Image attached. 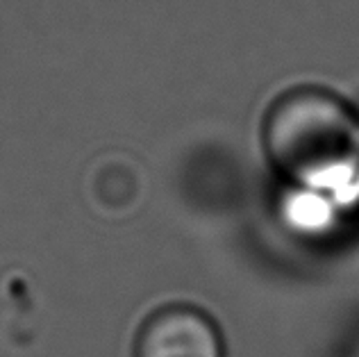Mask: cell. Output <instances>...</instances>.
Returning a JSON list of instances; mask_svg holds the SVG:
<instances>
[{"mask_svg":"<svg viewBox=\"0 0 359 357\" xmlns=\"http://www.w3.org/2000/svg\"><path fill=\"white\" fill-rule=\"evenodd\" d=\"M264 150L289 187L355 198L359 182V112L334 91L296 87L264 119Z\"/></svg>","mask_w":359,"mask_h":357,"instance_id":"cell-1","label":"cell"},{"mask_svg":"<svg viewBox=\"0 0 359 357\" xmlns=\"http://www.w3.org/2000/svg\"><path fill=\"white\" fill-rule=\"evenodd\" d=\"M351 203L353 201H346L341 196L289 187V196L282 214L302 234H316L325 232L334 223V216L341 214V210Z\"/></svg>","mask_w":359,"mask_h":357,"instance_id":"cell-3","label":"cell"},{"mask_svg":"<svg viewBox=\"0 0 359 357\" xmlns=\"http://www.w3.org/2000/svg\"><path fill=\"white\" fill-rule=\"evenodd\" d=\"M357 357H359V353H357Z\"/></svg>","mask_w":359,"mask_h":357,"instance_id":"cell-5","label":"cell"},{"mask_svg":"<svg viewBox=\"0 0 359 357\" xmlns=\"http://www.w3.org/2000/svg\"><path fill=\"white\" fill-rule=\"evenodd\" d=\"M135 357H225L216 321L194 305L157 309L141 325Z\"/></svg>","mask_w":359,"mask_h":357,"instance_id":"cell-2","label":"cell"},{"mask_svg":"<svg viewBox=\"0 0 359 357\" xmlns=\"http://www.w3.org/2000/svg\"><path fill=\"white\" fill-rule=\"evenodd\" d=\"M355 198H357V203H359V182H357V187H355Z\"/></svg>","mask_w":359,"mask_h":357,"instance_id":"cell-4","label":"cell"}]
</instances>
